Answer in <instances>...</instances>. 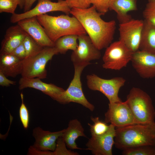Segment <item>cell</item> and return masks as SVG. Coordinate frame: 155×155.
<instances>
[{
	"label": "cell",
	"instance_id": "6da1fadb",
	"mask_svg": "<svg viewBox=\"0 0 155 155\" xmlns=\"http://www.w3.org/2000/svg\"><path fill=\"white\" fill-rule=\"evenodd\" d=\"M70 13L78 20L98 49L106 48L111 43L116 28L115 21L104 20L102 15L93 5L86 8H72Z\"/></svg>",
	"mask_w": 155,
	"mask_h": 155
},
{
	"label": "cell",
	"instance_id": "cb8c5ba5",
	"mask_svg": "<svg viewBox=\"0 0 155 155\" xmlns=\"http://www.w3.org/2000/svg\"><path fill=\"white\" fill-rule=\"evenodd\" d=\"M91 120L93 122V124L88 123L90 127V131L92 136H98L105 133L108 130L110 125H108L105 121H101L98 117L91 116Z\"/></svg>",
	"mask_w": 155,
	"mask_h": 155
},
{
	"label": "cell",
	"instance_id": "603a6c76",
	"mask_svg": "<svg viewBox=\"0 0 155 155\" xmlns=\"http://www.w3.org/2000/svg\"><path fill=\"white\" fill-rule=\"evenodd\" d=\"M78 36L69 34L63 36L55 42L54 47L59 53L65 54L69 50L73 51L76 50L78 45L77 42Z\"/></svg>",
	"mask_w": 155,
	"mask_h": 155
},
{
	"label": "cell",
	"instance_id": "e575fe53",
	"mask_svg": "<svg viewBox=\"0 0 155 155\" xmlns=\"http://www.w3.org/2000/svg\"><path fill=\"white\" fill-rule=\"evenodd\" d=\"M0 71V85L3 86L8 87L11 85H16V82L10 80Z\"/></svg>",
	"mask_w": 155,
	"mask_h": 155
},
{
	"label": "cell",
	"instance_id": "83f0119b",
	"mask_svg": "<svg viewBox=\"0 0 155 155\" xmlns=\"http://www.w3.org/2000/svg\"><path fill=\"white\" fill-rule=\"evenodd\" d=\"M20 97L22 103L19 111L20 118L24 128L27 129L28 128L29 123V112L24 103V95L22 92L20 94Z\"/></svg>",
	"mask_w": 155,
	"mask_h": 155
},
{
	"label": "cell",
	"instance_id": "836d02e7",
	"mask_svg": "<svg viewBox=\"0 0 155 155\" xmlns=\"http://www.w3.org/2000/svg\"><path fill=\"white\" fill-rule=\"evenodd\" d=\"M27 154L29 155H53V152L37 150L34 148L32 146L29 148Z\"/></svg>",
	"mask_w": 155,
	"mask_h": 155
},
{
	"label": "cell",
	"instance_id": "5bb4252c",
	"mask_svg": "<svg viewBox=\"0 0 155 155\" xmlns=\"http://www.w3.org/2000/svg\"><path fill=\"white\" fill-rule=\"evenodd\" d=\"M132 66L142 78L155 77V54L139 50L133 53Z\"/></svg>",
	"mask_w": 155,
	"mask_h": 155
},
{
	"label": "cell",
	"instance_id": "4316f807",
	"mask_svg": "<svg viewBox=\"0 0 155 155\" xmlns=\"http://www.w3.org/2000/svg\"><path fill=\"white\" fill-rule=\"evenodd\" d=\"M144 20L155 26V0H148L143 12Z\"/></svg>",
	"mask_w": 155,
	"mask_h": 155
},
{
	"label": "cell",
	"instance_id": "484cf974",
	"mask_svg": "<svg viewBox=\"0 0 155 155\" xmlns=\"http://www.w3.org/2000/svg\"><path fill=\"white\" fill-rule=\"evenodd\" d=\"M124 155H155V146H142L123 150Z\"/></svg>",
	"mask_w": 155,
	"mask_h": 155
},
{
	"label": "cell",
	"instance_id": "4dcf8cb0",
	"mask_svg": "<svg viewBox=\"0 0 155 155\" xmlns=\"http://www.w3.org/2000/svg\"><path fill=\"white\" fill-rule=\"evenodd\" d=\"M111 0H91V4L102 15H104L109 10V4Z\"/></svg>",
	"mask_w": 155,
	"mask_h": 155
},
{
	"label": "cell",
	"instance_id": "7402d4cb",
	"mask_svg": "<svg viewBox=\"0 0 155 155\" xmlns=\"http://www.w3.org/2000/svg\"><path fill=\"white\" fill-rule=\"evenodd\" d=\"M139 50L155 54V26L144 20Z\"/></svg>",
	"mask_w": 155,
	"mask_h": 155
},
{
	"label": "cell",
	"instance_id": "ac0fdd59",
	"mask_svg": "<svg viewBox=\"0 0 155 155\" xmlns=\"http://www.w3.org/2000/svg\"><path fill=\"white\" fill-rule=\"evenodd\" d=\"M27 34L18 24L9 27L2 41L0 54L11 53L23 42Z\"/></svg>",
	"mask_w": 155,
	"mask_h": 155
},
{
	"label": "cell",
	"instance_id": "44dd1931",
	"mask_svg": "<svg viewBox=\"0 0 155 155\" xmlns=\"http://www.w3.org/2000/svg\"><path fill=\"white\" fill-rule=\"evenodd\" d=\"M22 61L11 53L1 54L0 71L6 77L15 78L21 73Z\"/></svg>",
	"mask_w": 155,
	"mask_h": 155
},
{
	"label": "cell",
	"instance_id": "8992f818",
	"mask_svg": "<svg viewBox=\"0 0 155 155\" xmlns=\"http://www.w3.org/2000/svg\"><path fill=\"white\" fill-rule=\"evenodd\" d=\"M59 53L53 47H44L38 54L23 60L22 77L26 78H46V66L47 62L55 55Z\"/></svg>",
	"mask_w": 155,
	"mask_h": 155
},
{
	"label": "cell",
	"instance_id": "d6986e66",
	"mask_svg": "<svg viewBox=\"0 0 155 155\" xmlns=\"http://www.w3.org/2000/svg\"><path fill=\"white\" fill-rule=\"evenodd\" d=\"M66 146L71 150H87L78 147L76 143V140L79 137H87L84 133V128L81 122L77 119L70 120L68 127L64 129L61 136Z\"/></svg>",
	"mask_w": 155,
	"mask_h": 155
},
{
	"label": "cell",
	"instance_id": "277c9868",
	"mask_svg": "<svg viewBox=\"0 0 155 155\" xmlns=\"http://www.w3.org/2000/svg\"><path fill=\"white\" fill-rule=\"evenodd\" d=\"M136 123L155 122V110L149 95L141 89L133 87L126 100Z\"/></svg>",
	"mask_w": 155,
	"mask_h": 155
},
{
	"label": "cell",
	"instance_id": "1f68e13d",
	"mask_svg": "<svg viewBox=\"0 0 155 155\" xmlns=\"http://www.w3.org/2000/svg\"><path fill=\"white\" fill-rule=\"evenodd\" d=\"M71 9L73 8H86L90 6L91 0H65Z\"/></svg>",
	"mask_w": 155,
	"mask_h": 155
},
{
	"label": "cell",
	"instance_id": "5b68a950",
	"mask_svg": "<svg viewBox=\"0 0 155 155\" xmlns=\"http://www.w3.org/2000/svg\"><path fill=\"white\" fill-rule=\"evenodd\" d=\"M90 63L73 64L74 74L73 79L66 90L59 96L57 102L63 104L71 102L80 104L91 111L94 109V106L86 98L82 90L81 76L83 70Z\"/></svg>",
	"mask_w": 155,
	"mask_h": 155
},
{
	"label": "cell",
	"instance_id": "7a4b0ae2",
	"mask_svg": "<svg viewBox=\"0 0 155 155\" xmlns=\"http://www.w3.org/2000/svg\"><path fill=\"white\" fill-rule=\"evenodd\" d=\"M115 147L122 150L142 146H155V122L115 128Z\"/></svg>",
	"mask_w": 155,
	"mask_h": 155
},
{
	"label": "cell",
	"instance_id": "7c38bea8",
	"mask_svg": "<svg viewBox=\"0 0 155 155\" xmlns=\"http://www.w3.org/2000/svg\"><path fill=\"white\" fill-rule=\"evenodd\" d=\"M78 45L73 51L71 60L73 63H90L91 61L98 60L101 57L100 50L94 45L88 35L79 36Z\"/></svg>",
	"mask_w": 155,
	"mask_h": 155
},
{
	"label": "cell",
	"instance_id": "4fadbf2b",
	"mask_svg": "<svg viewBox=\"0 0 155 155\" xmlns=\"http://www.w3.org/2000/svg\"><path fill=\"white\" fill-rule=\"evenodd\" d=\"M115 133V127L110 124L108 130L104 134L98 136H91L86 144L87 150L94 155H112Z\"/></svg>",
	"mask_w": 155,
	"mask_h": 155
},
{
	"label": "cell",
	"instance_id": "ffe728a7",
	"mask_svg": "<svg viewBox=\"0 0 155 155\" xmlns=\"http://www.w3.org/2000/svg\"><path fill=\"white\" fill-rule=\"evenodd\" d=\"M137 9V0H111L109 10L114 11L120 23L127 22L132 19L128 13Z\"/></svg>",
	"mask_w": 155,
	"mask_h": 155
},
{
	"label": "cell",
	"instance_id": "8d00e7d4",
	"mask_svg": "<svg viewBox=\"0 0 155 155\" xmlns=\"http://www.w3.org/2000/svg\"><path fill=\"white\" fill-rule=\"evenodd\" d=\"M18 2L20 8L21 9L24 8V6L25 0H16Z\"/></svg>",
	"mask_w": 155,
	"mask_h": 155
},
{
	"label": "cell",
	"instance_id": "2e32d148",
	"mask_svg": "<svg viewBox=\"0 0 155 155\" xmlns=\"http://www.w3.org/2000/svg\"><path fill=\"white\" fill-rule=\"evenodd\" d=\"M64 129L51 132L45 131L40 127L34 128L32 135L35 142L32 146L36 150L54 152L56 148L57 139L62 135Z\"/></svg>",
	"mask_w": 155,
	"mask_h": 155
},
{
	"label": "cell",
	"instance_id": "e0dca14e",
	"mask_svg": "<svg viewBox=\"0 0 155 155\" xmlns=\"http://www.w3.org/2000/svg\"><path fill=\"white\" fill-rule=\"evenodd\" d=\"M41 79L38 78H26L22 77L19 81V88L22 90L30 88L38 90L57 101L65 90L54 84L44 82Z\"/></svg>",
	"mask_w": 155,
	"mask_h": 155
},
{
	"label": "cell",
	"instance_id": "9c48e42d",
	"mask_svg": "<svg viewBox=\"0 0 155 155\" xmlns=\"http://www.w3.org/2000/svg\"><path fill=\"white\" fill-rule=\"evenodd\" d=\"M71 10L65 0H58L57 2H53L51 0H38L37 5L32 9L22 13L12 14L10 21L12 23H17L24 19L52 11H62L69 15Z\"/></svg>",
	"mask_w": 155,
	"mask_h": 155
},
{
	"label": "cell",
	"instance_id": "30bf717a",
	"mask_svg": "<svg viewBox=\"0 0 155 155\" xmlns=\"http://www.w3.org/2000/svg\"><path fill=\"white\" fill-rule=\"evenodd\" d=\"M144 20L131 19L119 25V40L133 53L139 50Z\"/></svg>",
	"mask_w": 155,
	"mask_h": 155
},
{
	"label": "cell",
	"instance_id": "f1b7e54d",
	"mask_svg": "<svg viewBox=\"0 0 155 155\" xmlns=\"http://www.w3.org/2000/svg\"><path fill=\"white\" fill-rule=\"evenodd\" d=\"M66 145L61 136L59 137L57 141L55 149L53 152V155H78L79 154L70 150H68Z\"/></svg>",
	"mask_w": 155,
	"mask_h": 155
},
{
	"label": "cell",
	"instance_id": "52a82bcc",
	"mask_svg": "<svg viewBox=\"0 0 155 155\" xmlns=\"http://www.w3.org/2000/svg\"><path fill=\"white\" fill-rule=\"evenodd\" d=\"M86 79L88 87L91 90L101 92L108 98L109 103L122 101L118 93L125 83L126 80L124 78L119 77L106 79L92 74L87 75Z\"/></svg>",
	"mask_w": 155,
	"mask_h": 155
},
{
	"label": "cell",
	"instance_id": "ba28073f",
	"mask_svg": "<svg viewBox=\"0 0 155 155\" xmlns=\"http://www.w3.org/2000/svg\"><path fill=\"white\" fill-rule=\"evenodd\" d=\"M133 52L119 40L111 43L102 57V67L106 69L119 70L131 61Z\"/></svg>",
	"mask_w": 155,
	"mask_h": 155
},
{
	"label": "cell",
	"instance_id": "d6a6232c",
	"mask_svg": "<svg viewBox=\"0 0 155 155\" xmlns=\"http://www.w3.org/2000/svg\"><path fill=\"white\" fill-rule=\"evenodd\" d=\"M10 53L22 60L24 59L26 57V53L23 42Z\"/></svg>",
	"mask_w": 155,
	"mask_h": 155
},
{
	"label": "cell",
	"instance_id": "d590c367",
	"mask_svg": "<svg viewBox=\"0 0 155 155\" xmlns=\"http://www.w3.org/2000/svg\"><path fill=\"white\" fill-rule=\"evenodd\" d=\"M37 0H25L24 6V12L30 10L32 5Z\"/></svg>",
	"mask_w": 155,
	"mask_h": 155
},
{
	"label": "cell",
	"instance_id": "9a60e30c",
	"mask_svg": "<svg viewBox=\"0 0 155 155\" xmlns=\"http://www.w3.org/2000/svg\"><path fill=\"white\" fill-rule=\"evenodd\" d=\"M17 24L41 46L44 47L54 46L55 43L47 36L36 17L21 20Z\"/></svg>",
	"mask_w": 155,
	"mask_h": 155
},
{
	"label": "cell",
	"instance_id": "8fae6325",
	"mask_svg": "<svg viewBox=\"0 0 155 155\" xmlns=\"http://www.w3.org/2000/svg\"><path fill=\"white\" fill-rule=\"evenodd\" d=\"M104 121L115 128L124 127L136 123L126 101L108 104L105 113Z\"/></svg>",
	"mask_w": 155,
	"mask_h": 155
},
{
	"label": "cell",
	"instance_id": "3957f363",
	"mask_svg": "<svg viewBox=\"0 0 155 155\" xmlns=\"http://www.w3.org/2000/svg\"><path fill=\"white\" fill-rule=\"evenodd\" d=\"M50 39L55 42L65 35L75 34L78 36L86 34L85 30L75 16L68 15L53 16L44 14L36 16Z\"/></svg>",
	"mask_w": 155,
	"mask_h": 155
},
{
	"label": "cell",
	"instance_id": "f546056e",
	"mask_svg": "<svg viewBox=\"0 0 155 155\" xmlns=\"http://www.w3.org/2000/svg\"><path fill=\"white\" fill-rule=\"evenodd\" d=\"M18 5V3L16 0H0V12L13 14Z\"/></svg>",
	"mask_w": 155,
	"mask_h": 155
},
{
	"label": "cell",
	"instance_id": "d4e9b609",
	"mask_svg": "<svg viewBox=\"0 0 155 155\" xmlns=\"http://www.w3.org/2000/svg\"><path fill=\"white\" fill-rule=\"evenodd\" d=\"M23 43L26 51L25 58L36 55L44 48L38 44L28 34L25 37Z\"/></svg>",
	"mask_w": 155,
	"mask_h": 155
}]
</instances>
